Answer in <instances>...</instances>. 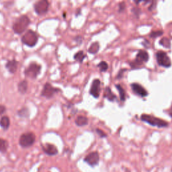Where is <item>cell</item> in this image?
Masks as SVG:
<instances>
[{
    "mask_svg": "<svg viewBox=\"0 0 172 172\" xmlns=\"http://www.w3.org/2000/svg\"><path fill=\"white\" fill-rule=\"evenodd\" d=\"M30 24V20L27 16L22 15L15 21L12 26V29L16 35H21L26 30Z\"/></svg>",
    "mask_w": 172,
    "mask_h": 172,
    "instance_id": "6da1fadb",
    "label": "cell"
},
{
    "mask_svg": "<svg viewBox=\"0 0 172 172\" xmlns=\"http://www.w3.org/2000/svg\"><path fill=\"white\" fill-rule=\"evenodd\" d=\"M141 119L150 125L154 126V127H157L159 128L166 127L168 126L167 122L159 118H156V117H154L151 115L142 114L141 117Z\"/></svg>",
    "mask_w": 172,
    "mask_h": 172,
    "instance_id": "7a4b0ae2",
    "label": "cell"
},
{
    "mask_svg": "<svg viewBox=\"0 0 172 172\" xmlns=\"http://www.w3.org/2000/svg\"><path fill=\"white\" fill-rule=\"evenodd\" d=\"M39 37L36 33L32 30H28L22 37V43L28 47H33L37 44Z\"/></svg>",
    "mask_w": 172,
    "mask_h": 172,
    "instance_id": "3957f363",
    "label": "cell"
},
{
    "mask_svg": "<svg viewBox=\"0 0 172 172\" xmlns=\"http://www.w3.org/2000/svg\"><path fill=\"white\" fill-rule=\"evenodd\" d=\"M36 136L33 132H28L22 134L19 139V144L23 148L30 147L35 142Z\"/></svg>",
    "mask_w": 172,
    "mask_h": 172,
    "instance_id": "277c9868",
    "label": "cell"
},
{
    "mask_svg": "<svg viewBox=\"0 0 172 172\" xmlns=\"http://www.w3.org/2000/svg\"><path fill=\"white\" fill-rule=\"evenodd\" d=\"M41 71V65L36 63L35 62H32L28 65V67L24 71V74L26 77L36 79L38 75L40 73Z\"/></svg>",
    "mask_w": 172,
    "mask_h": 172,
    "instance_id": "5b68a950",
    "label": "cell"
},
{
    "mask_svg": "<svg viewBox=\"0 0 172 172\" xmlns=\"http://www.w3.org/2000/svg\"><path fill=\"white\" fill-rule=\"evenodd\" d=\"M58 91H61V90L58 88L54 87L51 84L49 83H46L44 85L43 91L41 92V96L44 97L47 99H50L53 97V95Z\"/></svg>",
    "mask_w": 172,
    "mask_h": 172,
    "instance_id": "8992f818",
    "label": "cell"
},
{
    "mask_svg": "<svg viewBox=\"0 0 172 172\" xmlns=\"http://www.w3.org/2000/svg\"><path fill=\"white\" fill-rule=\"evenodd\" d=\"M156 58L158 64L164 67H170L171 65L170 58L163 51H158L156 54Z\"/></svg>",
    "mask_w": 172,
    "mask_h": 172,
    "instance_id": "52a82bcc",
    "label": "cell"
},
{
    "mask_svg": "<svg viewBox=\"0 0 172 172\" xmlns=\"http://www.w3.org/2000/svg\"><path fill=\"white\" fill-rule=\"evenodd\" d=\"M35 11L38 15H43L47 13L49 8V2L47 0L37 2L34 5Z\"/></svg>",
    "mask_w": 172,
    "mask_h": 172,
    "instance_id": "ba28073f",
    "label": "cell"
},
{
    "mask_svg": "<svg viewBox=\"0 0 172 172\" xmlns=\"http://www.w3.org/2000/svg\"><path fill=\"white\" fill-rule=\"evenodd\" d=\"M83 161H84L87 164L91 167H94L95 165H97L100 161L99 153L97 151L91 152L88 154L87 155H86L84 159H83Z\"/></svg>",
    "mask_w": 172,
    "mask_h": 172,
    "instance_id": "9c48e42d",
    "label": "cell"
},
{
    "mask_svg": "<svg viewBox=\"0 0 172 172\" xmlns=\"http://www.w3.org/2000/svg\"><path fill=\"white\" fill-rule=\"evenodd\" d=\"M101 81L100 79H95L91 83V86L90 90V94L95 98H98L100 91H101Z\"/></svg>",
    "mask_w": 172,
    "mask_h": 172,
    "instance_id": "30bf717a",
    "label": "cell"
},
{
    "mask_svg": "<svg viewBox=\"0 0 172 172\" xmlns=\"http://www.w3.org/2000/svg\"><path fill=\"white\" fill-rule=\"evenodd\" d=\"M131 88L132 91L135 92L137 95L141 96V97H146V96L148 95V93L147 91H146V90L142 86L138 84V83H132Z\"/></svg>",
    "mask_w": 172,
    "mask_h": 172,
    "instance_id": "8fae6325",
    "label": "cell"
},
{
    "mask_svg": "<svg viewBox=\"0 0 172 172\" xmlns=\"http://www.w3.org/2000/svg\"><path fill=\"white\" fill-rule=\"evenodd\" d=\"M44 153L49 155V156H54L58 153V149L55 146L51 143H46L42 146Z\"/></svg>",
    "mask_w": 172,
    "mask_h": 172,
    "instance_id": "7c38bea8",
    "label": "cell"
},
{
    "mask_svg": "<svg viewBox=\"0 0 172 172\" xmlns=\"http://www.w3.org/2000/svg\"><path fill=\"white\" fill-rule=\"evenodd\" d=\"M18 62L15 60V59H12L10 61H8L6 64V68L8 70V71L10 73L14 74L16 72L18 69Z\"/></svg>",
    "mask_w": 172,
    "mask_h": 172,
    "instance_id": "4fadbf2b",
    "label": "cell"
},
{
    "mask_svg": "<svg viewBox=\"0 0 172 172\" xmlns=\"http://www.w3.org/2000/svg\"><path fill=\"white\" fill-rule=\"evenodd\" d=\"M149 58V54L147 52L145 51V50H140V51L138 52L136 56V59L142 63L148 61Z\"/></svg>",
    "mask_w": 172,
    "mask_h": 172,
    "instance_id": "5bb4252c",
    "label": "cell"
},
{
    "mask_svg": "<svg viewBox=\"0 0 172 172\" xmlns=\"http://www.w3.org/2000/svg\"><path fill=\"white\" fill-rule=\"evenodd\" d=\"M104 97L107 98L110 102H114L116 99V95L114 93H112L111 89L109 87H106V89H105Z\"/></svg>",
    "mask_w": 172,
    "mask_h": 172,
    "instance_id": "9a60e30c",
    "label": "cell"
},
{
    "mask_svg": "<svg viewBox=\"0 0 172 172\" xmlns=\"http://www.w3.org/2000/svg\"><path fill=\"white\" fill-rule=\"evenodd\" d=\"M10 118L7 116H4L2 117L0 119V127H1L3 130H7L10 127Z\"/></svg>",
    "mask_w": 172,
    "mask_h": 172,
    "instance_id": "2e32d148",
    "label": "cell"
},
{
    "mask_svg": "<svg viewBox=\"0 0 172 172\" xmlns=\"http://www.w3.org/2000/svg\"><path fill=\"white\" fill-rule=\"evenodd\" d=\"M75 124L78 127H83L86 126L88 124V119L84 116H78L75 121Z\"/></svg>",
    "mask_w": 172,
    "mask_h": 172,
    "instance_id": "e0dca14e",
    "label": "cell"
},
{
    "mask_svg": "<svg viewBox=\"0 0 172 172\" xmlns=\"http://www.w3.org/2000/svg\"><path fill=\"white\" fill-rule=\"evenodd\" d=\"M18 90L20 94H26L28 90V81L26 80H22V81H20L18 85Z\"/></svg>",
    "mask_w": 172,
    "mask_h": 172,
    "instance_id": "ac0fdd59",
    "label": "cell"
},
{
    "mask_svg": "<svg viewBox=\"0 0 172 172\" xmlns=\"http://www.w3.org/2000/svg\"><path fill=\"white\" fill-rule=\"evenodd\" d=\"M100 49V44L98 42H95V43H93L91 45L90 47L88 49V52L90 54H95L97 53L99 51Z\"/></svg>",
    "mask_w": 172,
    "mask_h": 172,
    "instance_id": "d6986e66",
    "label": "cell"
},
{
    "mask_svg": "<svg viewBox=\"0 0 172 172\" xmlns=\"http://www.w3.org/2000/svg\"><path fill=\"white\" fill-rule=\"evenodd\" d=\"M86 57V54L83 53V51H82L77 52L74 55L75 60L79 62V63H81L83 61V60H84V58Z\"/></svg>",
    "mask_w": 172,
    "mask_h": 172,
    "instance_id": "ffe728a7",
    "label": "cell"
},
{
    "mask_svg": "<svg viewBox=\"0 0 172 172\" xmlns=\"http://www.w3.org/2000/svg\"><path fill=\"white\" fill-rule=\"evenodd\" d=\"M8 148V142L6 140L0 138V153H6Z\"/></svg>",
    "mask_w": 172,
    "mask_h": 172,
    "instance_id": "44dd1931",
    "label": "cell"
},
{
    "mask_svg": "<svg viewBox=\"0 0 172 172\" xmlns=\"http://www.w3.org/2000/svg\"><path fill=\"white\" fill-rule=\"evenodd\" d=\"M116 89L119 90V95H120V98L122 102H124L125 99H126V93L124 90L123 88L120 85L117 84L116 85Z\"/></svg>",
    "mask_w": 172,
    "mask_h": 172,
    "instance_id": "7402d4cb",
    "label": "cell"
},
{
    "mask_svg": "<svg viewBox=\"0 0 172 172\" xmlns=\"http://www.w3.org/2000/svg\"><path fill=\"white\" fill-rule=\"evenodd\" d=\"M159 44L162 45L163 47L170 49L171 47V42L169 39H167L166 37H163L159 40Z\"/></svg>",
    "mask_w": 172,
    "mask_h": 172,
    "instance_id": "603a6c76",
    "label": "cell"
},
{
    "mask_svg": "<svg viewBox=\"0 0 172 172\" xmlns=\"http://www.w3.org/2000/svg\"><path fill=\"white\" fill-rule=\"evenodd\" d=\"M142 65H143V63H142V62L138 61L137 59L134 60V61H131V63H130V65H131V67L133 68V69L140 68Z\"/></svg>",
    "mask_w": 172,
    "mask_h": 172,
    "instance_id": "cb8c5ba5",
    "label": "cell"
},
{
    "mask_svg": "<svg viewBox=\"0 0 172 172\" xmlns=\"http://www.w3.org/2000/svg\"><path fill=\"white\" fill-rule=\"evenodd\" d=\"M18 115L20 117H22V118H27L29 116V111L28 109L26 108H23L21 109L20 110L18 111Z\"/></svg>",
    "mask_w": 172,
    "mask_h": 172,
    "instance_id": "d4e9b609",
    "label": "cell"
},
{
    "mask_svg": "<svg viewBox=\"0 0 172 172\" xmlns=\"http://www.w3.org/2000/svg\"><path fill=\"white\" fill-rule=\"evenodd\" d=\"M97 66L100 68V71H102V72H105L108 69V65L106 61H101Z\"/></svg>",
    "mask_w": 172,
    "mask_h": 172,
    "instance_id": "484cf974",
    "label": "cell"
},
{
    "mask_svg": "<svg viewBox=\"0 0 172 172\" xmlns=\"http://www.w3.org/2000/svg\"><path fill=\"white\" fill-rule=\"evenodd\" d=\"M163 35V31L161 30H157V31H153L151 33L150 36L153 38V39H155V38H157L160 36Z\"/></svg>",
    "mask_w": 172,
    "mask_h": 172,
    "instance_id": "4316f807",
    "label": "cell"
},
{
    "mask_svg": "<svg viewBox=\"0 0 172 172\" xmlns=\"http://www.w3.org/2000/svg\"><path fill=\"white\" fill-rule=\"evenodd\" d=\"M96 132H97V133L98 134V135L101 137V138H104V137H107V135L106 133H105L103 131H102L101 129L100 128H97L96 129Z\"/></svg>",
    "mask_w": 172,
    "mask_h": 172,
    "instance_id": "83f0119b",
    "label": "cell"
},
{
    "mask_svg": "<svg viewBox=\"0 0 172 172\" xmlns=\"http://www.w3.org/2000/svg\"><path fill=\"white\" fill-rule=\"evenodd\" d=\"M119 12H123L126 8V6H125V3L124 2H121L119 3Z\"/></svg>",
    "mask_w": 172,
    "mask_h": 172,
    "instance_id": "f1b7e54d",
    "label": "cell"
},
{
    "mask_svg": "<svg viewBox=\"0 0 172 172\" xmlns=\"http://www.w3.org/2000/svg\"><path fill=\"white\" fill-rule=\"evenodd\" d=\"M6 111V108L3 105H0V116L2 115Z\"/></svg>",
    "mask_w": 172,
    "mask_h": 172,
    "instance_id": "f546056e",
    "label": "cell"
},
{
    "mask_svg": "<svg viewBox=\"0 0 172 172\" xmlns=\"http://www.w3.org/2000/svg\"><path fill=\"white\" fill-rule=\"evenodd\" d=\"M126 71H127V69H121V70H120V71L119 72V74H118V76H117V78L120 79V78L123 77V73L125 72Z\"/></svg>",
    "mask_w": 172,
    "mask_h": 172,
    "instance_id": "4dcf8cb0",
    "label": "cell"
},
{
    "mask_svg": "<svg viewBox=\"0 0 172 172\" xmlns=\"http://www.w3.org/2000/svg\"><path fill=\"white\" fill-rule=\"evenodd\" d=\"M169 114H170V116H171V117H172V107H171V109H170V113H169Z\"/></svg>",
    "mask_w": 172,
    "mask_h": 172,
    "instance_id": "1f68e13d",
    "label": "cell"
}]
</instances>
